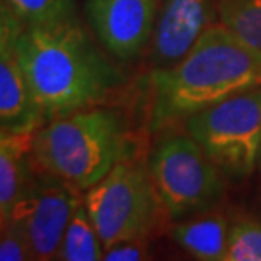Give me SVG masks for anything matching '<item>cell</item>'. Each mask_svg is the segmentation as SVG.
Here are the masks:
<instances>
[{
  "label": "cell",
  "mask_w": 261,
  "mask_h": 261,
  "mask_svg": "<svg viewBox=\"0 0 261 261\" xmlns=\"http://www.w3.org/2000/svg\"><path fill=\"white\" fill-rule=\"evenodd\" d=\"M19 53L41 124L92 107L122 82L75 17L24 25Z\"/></svg>",
  "instance_id": "cell-1"
},
{
  "label": "cell",
  "mask_w": 261,
  "mask_h": 261,
  "mask_svg": "<svg viewBox=\"0 0 261 261\" xmlns=\"http://www.w3.org/2000/svg\"><path fill=\"white\" fill-rule=\"evenodd\" d=\"M149 129L184 122L197 111L261 85V53L214 24L178 63L151 73Z\"/></svg>",
  "instance_id": "cell-2"
},
{
  "label": "cell",
  "mask_w": 261,
  "mask_h": 261,
  "mask_svg": "<svg viewBox=\"0 0 261 261\" xmlns=\"http://www.w3.org/2000/svg\"><path fill=\"white\" fill-rule=\"evenodd\" d=\"M130 153L121 114L107 107H85L51 119L36 130L33 165L39 175L87 192Z\"/></svg>",
  "instance_id": "cell-3"
},
{
  "label": "cell",
  "mask_w": 261,
  "mask_h": 261,
  "mask_svg": "<svg viewBox=\"0 0 261 261\" xmlns=\"http://www.w3.org/2000/svg\"><path fill=\"white\" fill-rule=\"evenodd\" d=\"M161 130L146 163L161 205L176 221L208 212L222 200V171L187 130Z\"/></svg>",
  "instance_id": "cell-4"
},
{
  "label": "cell",
  "mask_w": 261,
  "mask_h": 261,
  "mask_svg": "<svg viewBox=\"0 0 261 261\" xmlns=\"http://www.w3.org/2000/svg\"><path fill=\"white\" fill-rule=\"evenodd\" d=\"M184 124L224 176L246 178L259 163L261 85L197 111Z\"/></svg>",
  "instance_id": "cell-5"
},
{
  "label": "cell",
  "mask_w": 261,
  "mask_h": 261,
  "mask_svg": "<svg viewBox=\"0 0 261 261\" xmlns=\"http://www.w3.org/2000/svg\"><path fill=\"white\" fill-rule=\"evenodd\" d=\"M83 203L100 236L103 251L112 244L146 239L153 231L161 202L148 165L126 158L85 192Z\"/></svg>",
  "instance_id": "cell-6"
},
{
  "label": "cell",
  "mask_w": 261,
  "mask_h": 261,
  "mask_svg": "<svg viewBox=\"0 0 261 261\" xmlns=\"http://www.w3.org/2000/svg\"><path fill=\"white\" fill-rule=\"evenodd\" d=\"M76 192L49 176H34L2 224L22 234L33 259H58L68 222L82 203Z\"/></svg>",
  "instance_id": "cell-7"
},
{
  "label": "cell",
  "mask_w": 261,
  "mask_h": 261,
  "mask_svg": "<svg viewBox=\"0 0 261 261\" xmlns=\"http://www.w3.org/2000/svg\"><path fill=\"white\" fill-rule=\"evenodd\" d=\"M163 0H87L93 34L119 60L139 55L154 33Z\"/></svg>",
  "instance_id": "cell-8"
},
{
  "label": "cell",
  "mask_w": 261,
  "mask_h": 261,
  "mask_svg": "<svg viewBox=\"0 0 261 261\" xmlns=\"http://www.w3.org/2000/svg\"><path fill=\"white\" fill-rule=\"evenodd\" d=\"M219 0H163L151 38L154 70L178 63L202 34L219 22Z\"/></svg>",
  "instance_id": "cell-9"
},
{
  "label": "cell",
  "mask_w": 261,
  "mask_h": 261,
  "mask_svg": "<svg viewBox=\"0 0 261 261\" xmlns=\"http://www.w3.org/2000/svg\"><path fill=\"white\" fill-rule=\"evenodd\" d=\"M24 24L2 4L0 9V127L7 133H31L41 124L31 102L19 38Z\"/></svg>",
  "instance_id": "cell-10"
},
{
  "label": "cell",
  "mask_w": 261,
  "mask_h": 261,
  "mask_svg": "<svg viewBox=\"0 0 261 261\" xmlns=\"http://www.w3.org/2000/svg\"><path fill=\"white\" fill-rule=\"evenodd\" d=\"M34 134L7 133L0 134V214L2 222L10 216L15 203L34 178L33 144Z\"/></svg>",
  "instance_id": "cell-11"
},
{
  "label": "cell",
  "mask_w": 261,
  "mask_h": 261,
  "mask_svg": "<svg viewBox=\"0 0 261 261\" xmlns=\"http://www.w3.org/2000/svg\"><path fill=\"white\" fill-rule=\"evenodd\" d=\"M229 222L221 216L189 217L173 227V239L181 249L202 261H224Z\"/></svg>",
  "instance_id": "cell-12"
},
{
  "label": "cell",
  "mask_w": 261,
  "mask_h": 261,
  "mask_svg": "<svg viewBox=\"0 0 261 261\" xmlns=\"http://www.w3.org/2000/svg\"><path fill=\"white\" fill-rule=\"evenodd\" d=\"M63 261H98L103 259V246L85 203H80L68 222L61 243L60 258Z\"/></svg>",
  "instance_id": "cell-13"
},
{
  "label": "cell",
  "mask_w": 261,
  "mask_h": 261,
  "mask_svg": "<svg viewBox=\"0 0 261 261\" xmlns=\"http://www.w3.org/2000/svg\"><path fill=\"white\" fill-rule=\"evenodd\" d=\"M219 24L261 53V0H219Z\"/></svg>",
  "instance_id": "cell-14"
},
{
  "label": "cell",
  "mask_w": 261,
  "mask_h": 261,
  "mask_svg": "<svg viewBox=\"0 0 261 261\" xmlns=\"http://www.w3.org/2000/svg\"><path fill=\"white\" fill-rule=\"evenodd\" d=\"M24 25L51 24L75 17L71 0H2Z\"/></svg>",
  "instance_id": "cell-15"
},
{
  "label": "cell",
  "mask_w": 261,
  "mask_h": 261,
  "mask_svg": "<svg viewBox=\"0 0 261 261\" xmlns=\"http://www.w3.org/2000/svg\"><path fill=\"white\" fill-rule=\"evenodd\" d=\"M224 261H261V222L241 219L229 229Z\"/></svg>",
  "instance_id": "cell-16"
},
{
  "label": "cell",
  "mask_w": 261,
  "mask_h": 261,
  "mask_svg": "<svg viewBox=\"0 0 261 261\" xmlns=\"http://www.w3.org/2000/svg\"><path fill=\"white\" fill-rule=\"evenodd\" d=\"M0 259L2 261H25L31 258L29 246L17 229L10 224H2L0 236Z\"/></svg>",
  "instance_id": "cell-17"
},
{
  "label": "cell",
  "mask_w": 261,
  "mask_h": 261,
  "mask_svg": "<svg viewBox=\"0 0 261 261\" xmlns=\"http://www.w3.org/2000/svg\"><path fill=\"white\" fill-rule=\"evenodd\" d=\"M148 241L146 239H130V241H121L112 244L103 251L106 261H139L148 259Z\"/></svg>",
  "instance_id": "cell-18"
},
{
  "label": "cell",
  "mask_w": 261,
  "mask_h": 261,
  "mask_svg": "<svg viewBox=\"0 0 261 261\" xmlns=\"http://www.w3.org/2000/svg\"><path fill=\"white\" fill-rule=\"evenodd\" d=\"M259 163H261V149H259Z\"/></svg>",
  "instance_id": "cell-19"
}]
</instances>
